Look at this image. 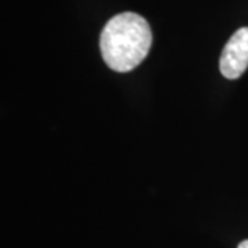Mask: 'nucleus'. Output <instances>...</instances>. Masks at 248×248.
I'll list each match as a JSON object with an SVG mask.
<instances>
[{
    "instance_id": "obj_1",
    "label": "nucleus",
    "mask_w": 248,
    "mask_h": 248,
    "mask_svg": "<svg viewBox=\"0 0 248 248\" xmlns=\"http://www.w3.org/2000/svg\"><path fill=\"white\" fill-rule=\"evenodd\" d=\"M99 47L104 61L112 71L120 73L133 71L149 54L151 27L140 14H117L102 29Z\"/></svg>"
},
{
    "instance_id": "obj_2",
    "label": "nucleus",
    "mask_w": 248,
    "mask_h": 248,
    "mask_svg": "<svg viewBox=\"0 0 248 248\" xmlns=\"http://www.w3.org/2000/svg\"><path fill=\"white\" fill-rule=\"evenodd\" d=\"M248 68V28H240L223 47L219 71L226 79H239Z\"/></svg>"
},
{
    "instance_id": "obj_3",
    "label": "nucleus",
    "mask_w": 248,
    "mask_h": 248,
    "mask_svg": "<svg viewBox=\"0 0 248 248\" xmlns=\"http://www.w3.org/2000/svg\"><path fill=\"white\" fill-rule=\"evenodd\" d=\"M237 248H248V240H243L241 243L239 244V247Z\"/></svg>"
}]
</instances>
